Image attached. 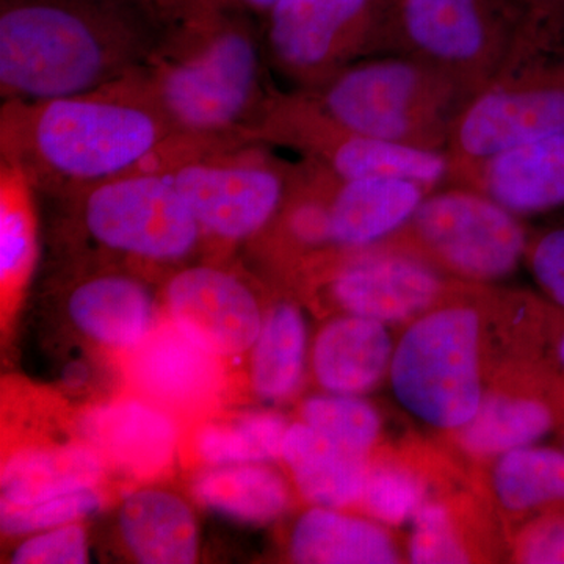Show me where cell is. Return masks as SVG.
<instances>
[{
	"label": "cell",
	"instance_id": "cell-1",
	"mask_svg": "<svg viewBox=\"0 0 564 564\" xmlns=\"http://www.w3.org/2000/svg\"><path fill=\"white\" fill-rule=\"evenodd\" d=\"M174 132L140 68L95 90L0 107V161L68 199L135 173Z\"/></svg>",
	"mask_w": 564,
	"mask_h": 564
},
{
	"label": "cell",
	"instance_id": "cell-2",
	"mask_svg": "<svg viewBox=\"0 0 564 564\" xmlns=\"http://www.w3.org/2000/svg\"><path fill=\"white\" fill-rule=\"evenodd\" d=\"M163 29L120 0H0V98L44 101L121 79Z\"/></svg>",
	"mask_w": 564,
	"mask_h": 564
},
{
	"label": "cell",
	"instance_id": "cell-3",
	"mask_svg": "<svg viewBox=\"0 0 564 564\" xmlns=\"http://www.w3.org/2000/svg\"><path fill=\"white\" fill-rule=\"evenodd\" d=\"M269 68L250 13L226 7L163 29L140 73L177 132L250 139L278 91Z\"/></svg>",
	"mask_w": 564,
	"mask_h": 564
},
{
	"label": "cell",
	"instance_id": "cell-4",
	"mask_svg": "<svg viewBox=\"0 0 564 564\" xmlns=\"http://www.w3.org/2000/svg\"><path fill=\"white\" fill-rule=\"evenodd\" d=\"M347 131L443 150L466 93L411 55L361 58L310 91H300Z\"/></svg>",
	"mask_w": 564,
	"mask_h": 564
},
{
	"label": "cell",
	"instance_id": "cell-5",
	"mask_svg": "<svg viewBox=\"0 0 564 564\" xmlns=\"http://www.w3.org/2000/svg\"><path fill=\"white\" fill-rule=\"evenodd\" d=\"M480 315L469 306L426 311L393 347V395L415 419L458 432L485 399L480 367Z\"/></svg>",
	"mask_w": 564,
	"mask_h": 564
},
{
	"label": "cell",
	"instance_id": "cell-6",
	"mask_svg": "<svg viewBox=\"0 0 564 564\" xmlns=\"http://www.w3.org/2000/svg\"><path fill=\"white\" fill-rule=\"evenodd\" d=\"M250 137L254 143L291 148L339 181L389 177L430 191L454 174L447 151L347 131L300 91L274 93Z\"/></svg>",
	"mask_w": 564,
	"mask_h": 564
},
{
	"label": "cell",
	"instance_id": "cell-7",
	"mask_svg": "<svg viewBox=\"0 0 564 564\" xmlns=\"http://www.w3.org/2000/svg\"><path fill=\"white\" fill-rule=\"evenodd\" d=\"M63 202L73 204L93 242L132 262L174 265L204 243L198 221L169 174H126Z\"/></svg>",
	"mask_w": 564,
	"mask_h": 564
},
{
	"label": "cell",
	"instance_id": "cell-8",
	"mask_svg": "<svg viewBox=\"0 0 564 564\" xmlns=\"http://www.w3.org/2000/svg\"><path fill=\"white\" fill-rule=\"evenodd\" d=\"M295 172L296 165L274 158L269 144L248 143L204 155L169 176L198 221L204 242L231 247L273 225Z\"/></svg>",
	"mask_w": 564,
	"mask_h": 564
},
{
	"label": "cell",
	"instance_id": "cell-9",
	"mask_svg": "<svg viewBox=\"0 0 564 564\" xmlns=\"http://www.w3.org/2000/svg\"><path fill=\"white\" fill-rule=\"evenodd\" d=\"M381 0H284L262 18L270 68L295 91L321 87L378 40Z\"/></svg>",
	"mask_w": 564,
	"mask_h": 564
},
{
	"label": "cell",
	"instance_id": "cell-10",
	"mask_svg": "<svg viewBox=\"0 0 564 564\" xmlns=\"http://www.w3.org/2000/svg\"><path fill=\"white\" fill-rule=\"evenodd\" d=\"M410 225L423 250L467 280L508 276L527 251L518 215L477 188L429 193Z\"/></svg>",
	"mask_w": 564,
	"mask_h": 564
},
{
	"label": "cell",
	"instance_id": "cell-11",
	"mask_svg": "<svg viewBox=\"0 0 564 564\" xmlns=\"http://www.w3.org/2000/svg\"><path fill=\"white\" fill-rule=\"evenodd\" d=\"M406 54L451 77L467 98L510 57L485 0H400Z\"/></svg>",
	"mask_w": 564,
	"mask_h": 564
},
{
	"label": "cell",
	"instance_id": "cell-12",
	"mask_svg": "<svg viewBox=\"0 0 564 564\" xmlns=\"http://www.w3.org/2000/svg\"><path fill=\"white\" fill-rule=\"evenodd\" d=\"M564 132V88L489 82L459 107L447 151L454 173L494 155Z\"/></svg>",
	"mask_w": 564,
	"mask_h": 564
},
{
	"label": "cell",
	"instance_id": "cell-13",
	"mask_svg": "<svg viewBox=\"0 0 564 564\" xmlns=\"http://www.w3.org/2000/svg\"><path fill=\"white\" fill-rule=\"evenodd\" d=\"M165 306L188 340L220 359L251 350L263 325L258 299L242 278L207 263L172 274Z\"/></svg>",
	"mask_w": 564,
	"mask_h": 564
},
{
	"label": "cell",
	"instance_id": "cell-14",
	"mask_svg": "<svg viewBox=\"0 0 564 564\" xmlns=\"http://www.w3.org/2000/svg\"><path fill=\"white\" fill-rule=\"evenodd\" d=\"M329 292L345 314L400 323L417 318L443 292L440 273L403 252H366L340 262L329 278Z\"/></svg>",
	"mask_w": 564,
	"mask_h": 564
},
{
	"label": "cell",
	"instance_id": "cell-15",
	"mask_svg": "<svg viewBox=\"0 0 564 564\" xmlns=\"http://www.w3.org/2000/svg\"><path fill=\"white\" fill-rule=\"evenodd\" d=\"M85 444L104 463L132 478H154L176 455L177 426L165 410L140 400L93 408L80 421Z\"/></svg>",
	"mask_w": 564,
	"mask_h": 564
},
{
	"label": "cell",
	"instance_id": "cell-16",
	"mask_svg": "<svg viewBox=\"0 0 564 564\" xmlns=\"http://www.w3.org/2000/svg\"><path fill=\"white\" fill-rule=\"evenodd\" d=\"M129 352L132 384L155 404L198 408L220 392V358L193 344L172 322L155 326L147 340Z\"/></svg>",
	"mask_w": 564,
	"mask_h": 564
},
{
	"label": "cell",
	"instance_id": "cell-17",
	"mask_svg": "<svg viewBox=\"0 0 564 564\" xmlns=\"http://www.w3.org/2000/svg\"><path fill=\"white\" fill-rule=\"evenodd\" d=\"M514 215L564 206V132L494 155L464 174Z\"/></svg>",
	"mask_w": 564,
	"mask_h": 564
},
{
	"label": "cell",
	"instance_id": "cell-18",
	"mask_svg": "<svg viewBox=\"0 0 564 564\" xmlns=\"http://www.w3.org/2000/svg\"><path fill=\"white\" fill-rule=\"evenodd\" d=\"M68 313L84 336L111 350L132 351L158 326L150 291L128 273L85 278L69 293Z\"/></svg>",
	"mask_w": 564,
	"mask_h": 564
},
{
	"label": "cell",
	"instance_id": "cell-19",
	"mask_svg": "<svg viewBox=\"0 0 564 564\" xmlns=\"http://www.w3.org/2000/svg\"><path fill=\"white\" fill-rule=\"evenodd\" d=\"M429 188L417 182L367 177L339 181L329 192L333 247L362 250L410 225Z\"/></svg>",
	"mask_w": 564,
	"mask_h": 564
},
{
	"label": "cell",
	"instance_id": "cell-20",
	"mask_svg": "<svg viewBox=\"0 0 564 564\" xmlns=\"http://www.w3.org/2000/svg\"><path fill=\"white\" fill-rule=\"evenodd\" d=\"M393 355L384 323L345 314L315 337L313 372L326 392L362 395L389 375Z\"/></svg>",
	"mask_w": 564,
	"mask_h": 564
},
{
	"label": "cell",
	"instance_id": "cell-21",
	"mask_svg": "<svg viewBox=\"0 0 564 564\" xmlns=\"http://www.w3.org/2000/svg\"><path fill=\"white\" fill-rule=\"evenodd\" d=\"M281 459L304 499L315 507L340 510L361 502L370 474L367 455L333 443L307 423L289 425Z\"/></svg>",
	"mask_w": 564,
	"mask_h": 564
},
{
	"label": "cell",
	"instance_id": "cell-22",
	"mask_svg": "<svg viewBox=\"0 0 564 564\" xmlns=\"http://www.w3.org/2000/svg\"><path fill=\"white\" fill-rule=\"evenodd\" d=\"M106 466L98 452L85 443L18 451L2 467L0 505L25 507L98 488Z\"/></svg>",
	"mask_w": 564,
	"mask_h": 564
},
{
	"label": "cell",
	"instance_id": "cell-23",
	"mask_svg": "<svg viewBox=\"0 0 564 564\" xmlns=\"http://www.w3.org/2000/svg\"><path fill=\"white\" fill-rule=\"evenodd\" d=\"M120 530L137 562L188 564L198 558L195 514L176 494L162 489L132 492L120 508Z\"/></svg>",
	"mask_w": 564,
	"mask_h": 564
},
{
	"label": "cell",
	"instance_id": "cell-24",
	"mask_svg": "<svg viewBox=\"0 0 564 564\" xmlns=\"http://www.w3.org/2000/svg\"><path fill=\"white\" fill-rule=\"evenodd\" d=\"M293 562L303 564H393L400 562L391 534L380 522L315 507L296 522Z\"/></svg>",
	"mask_w": 564,
	"mask_h": 564
},
{
	"label": "cell",
	"instance_id": "cell-25",
	"mask_svg": "<svg viewBox=\"0 0 564 564\" xmlns=\"http://www.w3.org/2000/svg\"><path fill=\"white\" fill-rule=\"evenodd\" d=\"M193 492L215 513L247 524L274 521L291 500L284 478L267 464L210 466L198 475Z\"/></svg>",
	"mask_w": 564,
	"mask_h": 564
},
{
	"label": "cell",
	"instance_id": "cell-26",
	"mask_svg": "<svg viewBox=\"0 0 564 564\" xmlns=\"http://www.w3.org/2000/svg\"><path fill=\"white\" fill-rule=\"evenodd\" d=\"M549 404L533 397L485 395L477 413L458 430L459 445L477 458H494L543 440L554 429Z\"/></svg>",
	"mask_w": 564,
	"mask_h": 564
},
{
	"label": "cell",
	"instance_id": "cell-27",
	"mask_svg": "<svg viewBox=\"0 0 564 564\" xmlns=\"http://www.w3.org/2000/svg\"><path fill=\"white\" fill-rule=\"evenodd\" d=\"M251 384L261 399L281 402L302 384L307 358V328L291 303L274 306L263 318L251 348Z\"/></svg>",
	"mask_w": 564,
	"mask_h": 564
},
{
	"label": "cell",
	"instance_id": "cell-28",
	"mask_svg": "<svg viewBox=\"0 0 564 564\" xmlns=\"http://www.w3.org/2000/svg\"><path fill=\"white\" fill-rule=\"evenodd\" d=\"M35 188L24 173L0 161V284L18 299L36 261Z\"/></svg>",
	"mask_w": 564,
	"mask_h": 564
},
{
	"label": "cell",
	"instance_id": "cell-29",
	"mask_svg": "<svg viewBox=\"0 0 564 564\" xmlns=\"http://www.w3.org/2000/svg\"><path fill=\"white\" fill-rule=\"evenodd\" d=\"M289 423L273 413L236 415L206 423L195 434L193 448L209 466L267 464L280 459Z\"/></svg>",
	"mask_w": 564,
	"mask_h": 564
},
{
	"label": "cell",
	"instance_id": "cell-30",
	"mask_svg": "<svg viewBox=\"0 0 564 564\" xmlns=\"http://www.w3.org/2000/svg\"><path fill=\"white\" fill-rule=\"evenodd\" d=\"M494 489L510 511H529L545 503L564 502V454L554 448H518L499 456Z\"/></svg>",
	"mask_w": 564,
	"mask_h": 564
},
{
	"label": "cell",
	"instance_id": "cell-31",
	"mask_svg": "<svg viewBox=\"0 0 564 564\" xmlns=\"http://www.w3.org/2000/svg\"><path fill=\"white\" fill-rule=\"evenodd\" d=\"M302 419L355 454H369L381 433L380 414L361 395L328 392L311 397L303 404Z\"/></svg>",
	"mask_w": 564,
	"mask_h": 564
},
{
	"label": "cell",
	"instance_id": "cell-32",
	"mask_svg": "<svg viewBox=\"0 0 564 564\" xmlns=\"http://www.w3.org/2000/svg\"><path fill=\"white\" fill-rule=\"evenodd\" d=\"M367 513L384 525H402L413 521L425 503V486L421 478L402 467L370 469L362 500Z\"/></svg>",
	"mask_w": 564,
	"mask_h": 564
},
{
	"label": "cell",
	"instance_id": "cell-33",
	"mask_svg": "<svg viewBox=\"0 0 564 564\" xmlns=\"http://www.w3.org/2000/svg\"><path fill=\"white\" fill-rule=\"evenodd\" d=\"M102 494L98 488L66 494L44 502L9 507L0 505V527L7 534H31L55 527L73 524L101 510Z\"/></svg>",
	"mask_w": 564,
	"mask_h": 564
},
{
	"label": "cell",
	"instance_id": "cell-34",
	"mask_svg": "<svg viewBox=\"0 0 564 564\" xmlns=\"http://www.w3.org/2000/svg\"><path fill=\"white\" fill-rule=\"evenodd\" d=\"M413 530L408 541V556L415 564L469 563L467 554L447 507L425 502L413 518Z\"/></svg>",
	"mask_w": 564,
	"mask_h": 564
},
{
	"label": "cell",
	"instance_id": "cell-35",
	"mask_svg": "<svg viewBox=\"0 0 564 564\" xmlns=\"http://www.w3.org/2000/svg\"><path fill=\"white\" fill-rule=\"evenodd\" d=\"M87 562V532L77 522L33 534L11 556V563L14 564H82Z\"/></svg>",
	"mask_w": 564,
	"mask_h": 564
},
{
	"label": "cell",
	"instance_id": "cell-36",
	"mask_svg": "<svg viewBox=\"0 0 564 564\" xmlns=\"http://www.w3.org/2000/svg\"><path fill=\"white\" fill-rule=\"evenodd\" d=\"M530 269L552 302L564 307V228L545 232L529 251Z\"/></svg>",
	"mask_w": 564,
	"mask_h": 564
},
{
	"label": "cell",
	"instance_id": "cell-37",
	"mask_svg": "<svg viewBox=\"0 0 564 564\" xmlns=\"http://www.w3.org/2000/svg\"><path fill=\"white\" fill-rule=\"evenodd\" d=\"M518 558L529 564H564V519L530 527L518 545Z\"/></svg>",
	"mask_w": 564,
	"mask_h": 564
},
{
	"label": "cell",
	"instance_id": "cell-38",
	"mask_svg": "<svg viewBox=\"0 0 564 564\" xmlns=\"http://www.w3.org/2000/svg\"><path fill=\"white\" fill-rule=\"evenodd\" d=\"M120 2L144 11L163 28H170L226 7H237L234 0H120Z\"/></svg>",
	"mask_w": 564,
	"mask_h": 564
},
{
	"label": "cell",
	"instance_id": "cell-39",
	"mask_svg": "<svg viewBox=\"0 0 564 564\" xmlns=\"http://www.w3.org/2000/svg\"><path fill=\"white\" fill-rule=\"evenodd\" d=\"M239 9L247 13L256 14V17H265L274 7L280 6L284 0H234Z\"/></svg>",
	"mask_w": 564,
	"mask_h": 564
},
{
	"label": "cell",
	"instance_id": "cell-40",
	"mask_svg": "<svg viewBox=\"0 0 564 564\" xmlns=\"http://www.w3.org/2000/svg\"><path fill=\"white\" fill-rule=\"evenodd\" d=\"M558 359H560V362H562L564 366V333H563L562 339H560V343H558Z\"/></svg>",
	"mask_w": 564,
	"mask_h": 564
}]
</instances>
